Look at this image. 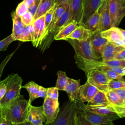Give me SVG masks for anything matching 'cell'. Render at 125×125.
Returning a JSON list of instances; mask_svg holds the SVG:
<instances>
[{
	"label": "cell",
	"mask_w": 125,
	"mask_h": 125,
	"mask_svg": "<svg viewBox=\"0 0 125 125\" xmlns=\"http://www.w3.org/2000/svg\"><path fill=\"white\" fill-rule=\"evenodd\" d=\"M30 104L20 95L7 106L0 107V118L7 120L12 125H24L27 120Z\"/></svg>",
	"instance_id": "6da1fadb"
},
{
	"label": "cell",
	"mask_w": 125,
	"mask_h": 125,
	"mask_svg": "<svg viewBox=\"0 0 125 125\" xmlns=\"http://www.w3.org/2000/svg\"><path fill=\"white\" fill-rule=\"evenodd\" d=\"M76 63L77 66L83 70L85 74L89 71L99 70L103 67H112L117 68H124L125 67V60L113 59L109 61H97L86 59L75 56Z\"/></svg>",
	"instance_id": "7a4b0ae2"
},
{
	"label": "cell",
	"mask_w": 125,
	"mask_h": 125,
	"mask_svg": "<svg viewBox=\"0 0 125 125\" xmlns=\"http://www.w3.org/2000/svg\"><path fill=\"white\" fill-rule=\"evenodd\" d=\"M6 90L5 95L0 101V107L7 106L21 95L22 79L18 74H11L8 76Z\"/></svg>",
	"instance_id": "3957f363"
},
{
	"label": "cell",
	"mask_w": 125,
	"mask_h": 125,
	"mask_svg": "<svg viewBox=\"0 0 125 125\" xmlns=\"http://www.w3.org/2000/svg\"><path fill=\"white\" fill-rule=\"evenodd\" d=\"M75 103L76 106L83 111L91 125H113V122L120 118L117 114L104 115L96 113L90 110L84 103L78 99L75 101Z\"/></svg>",
	"instance_id": "277c9868"
},
{
	"label": "cell",
	"mask_w": 125,
	"mask_h": 125,
	"mask_svg": "<svg viewBox=\"0 0 125 125\" xmlns=\"http://www.w3.org/2000/svg\"><path fill=\"white\" fill-rule=\"evenodd\" d=\"M75 101L69 100L59 110L55 120L50 125H75V115L76 111Z\"/></svg>",
	"instance_id": "5b68a950"
},
{
	"label": "cell",
	"mask_w": 125,
	"mask_h": 125,
	"mask_svg": "<svg viewBox=\"0 0 125 125\" xmlns=\"http://www.w3.org/2000/svg\"><path fill=\"white\" fill-rule=\"evenodd\" d=\"M69 5L63 15L54 24L51 29L49 31L46 37L42 41V43L39 47L42 52H43L45 50L49 47L53 41L54 40V37L58 34L61 29L66 24L69 19Z\"/></svg>",
	"instance_id": "8992f818"
},
{
	"label": "cell",
	"mask_w": 125,
	"mask_h": 125,
	"mask_svg": "<svg viewBox=\"0 0 125 125\" xmlns=\"http://www.w3.org/2000/svg\"><path fill=\"white\" fill-rule=\"evenodd\" d=\"M74 48L75 55L80 57L93 60H97L95 57L89 39L86 41H79L71 39H66Z\"/></svg>",
	"instance_id": "52a82bcc"
},
{
	"label": "cell",
	"mask_w": 125,
	"mask_h": 125,
	"mask_svg": "<svg viewBox=\"0 0 125 125\" xmlns=\"http://www.w3.org/2000/svg\"><path fill=\"white\" fill-rule=\"evenodd\" d=\"M87 81L95 86L99 90L106 93L108 90V83L110 80L102 71L93 69L86 74Z\"/></svg>",
	"instance_id": "ba28073f"
},
{
	"label": "cell",
	"mask_w": 125,
	"mask_h": 125,
	"mask_svg": "<svg viewBox=\"0 0 125 125\" xmlns=\"http://www.w3.org/2000/svg\"><path fill=\"white\" fill-rule=\"evenodd\" d=\"M111 27H117L125 16V0H109Z\"/></svg>",
	"instance_id": "9c48e42d"
},
{
	"label": "cell",
	"mask_w": 125,
	"mask_h": 125,
	"mask_svg": "<svg viewBox=\"0 0 125 125\" xmlns=\"http://www.w3.org/2000/svg\"><path fill=\"white\" fill-rule=\"evenodd\" d=\"M43 112L46 117V125H50L56 119L59 112L58 100L52 99L48 97L44 98L42 104Z\"/></svg>",
	"instance_id": "30bf717a"
},
{
	"label": "cell",
	"mask_w": 125,
	"mask_h": 125,
	"mask_svg": "<svg viewBox=\"0 0 125 125\" xmlns=\"http://www.w3.org/2000/svg\"><path fill=\"white\" fill-rule=\"evenodd\" d=\"M45 122L46 117L42 105L35 106L30 104L27 120L24 125H42Z\"/></svg>",
	"instance_id": "8fae6325"
},
{
	"label": "cell",
	"mask_w": 125,
	"mask_h": 125,
	"mask_svg": "<svg viewBox=\"0 0 125 125\" xmlns=\"http://www.w3.org/2000/svg\"><path fill=\"white\" fill-rule=\"evenodd\" d=\"M100 20L96 31L102 32L111 27V19L109 11V0L102 2L99 7Z\"/></svg>",
	"instance_id": "7c38bea8"
},
{
	"label": "cell",
	"mask_w": 125,
	"mask_h": 125,
	"mask_svg": "<svg viewBox=\"0 0 125 125\" xmlns=\"http://www.w3.org/2000/svg\"><path fill=\"white\" fill-rule=\"evenodd\" d=\"M89 40L95 57L97 61H100V59H102V52L108 41L102 36L101 32L97 31L93 33Z\"/></svg>",
	"instance_id": "4fadbf2b"
},
{
	"label": "cell",
	"mask_w": 125,
	"mask_h": 125,
	"mask_svg": "<svg viewBox=\"0 0 125 125\" xmlns=\"http://www.w3.org/2000/svg\"><path fill=\"white\" fill-rule=\"evenodd\" d=\"M45 15L34 20L33 21L34 32L32 42L35 47H39L42 41L44 32Z\"/></svg>",
	"instance_id": "5bb4252c"
},
{
	"label": "cell",
	"mask_w": 125,
	"mask_h": 125,
	"mask_svg": "<svg viewBox=\"0 0 125 125\" xmlns=\"http://www.w3.org/2000/svg\"><path fill=\"white\" fill-rule=\"evenodd\" d=\"M101 0H83V11L82 17L79 25L83 26L85 22L100 7Z\"/></svg>",
	"instance_id": "9a60e30c"
},
{
	"label": "cell",
	"mask_w": 125,
	"mask_h": 125,
	"mask_svg": "<svg viewBox=\"0 0 125 125\" xmlns=\"http://www.w3.org/2000/svg\"><path fill=\"white\" fill-rule=\"evenodd\" d=\"M83 0H70L69 19L66 24L75 21L79 25L83 15Z\"/></svg>",
	"instance_id": "2e32d148"
},
{
	"label": "cell",
	"mask_w": 125,
	"mask_h": 125,
	"mask_svg": "<svg viewBox=\"0 0 125 125\" xmlns=\"http://www.w3.org/2000/svg\"><path fill=\"white\" fill-rule=\"evenodd\" d=\"M98 89L88 82L79 87L78 99L83 103L89 102L97 93Z\"/></svg>",
	"instance_id": "e0dca14e"
},
{
	"label": "cell",
	"mask_w": 125,
	"mask_h": 125,
	"mask_svg": "<svg viewBox=\"0 0 125 125\" xmlns=\"http://www.w3.org/2000/svg\"><path fill=\"white\" fill-rule=\"evenodd\" d=\"M101 34L109 42L116 45L124 46L123 42V38L119 28L117 27H111L108 29L101 32Z\"/></svg>",
	"instance_id": "ac0fdd59"
},
{
	"label": "cell",
	"mask_w": 125,
	"mask_h": 125,
	"mask_svg": "<svg viewBox=\"0 0 125 125\" xmlns=\"http://www.w3.org/2000/svg\"><path fill=\"white\" fill-rule=\"evenodd\" d=\"M106 95L110 104L116 109L120 118L124 117L125 112V104L124 102L120 99L113 90H109Z\"/></svg>",
	"instance_id": "d6986e66"
},
{
	"label": "cell",
	"mask_w": 125,
	"mask_h": 125,
	"mask_svg": "<svg viewBox=\"0 0 125 125\" xmlns=\"http://www.w3.org/2000/svg\"><path fill=\"white\" fill-rule=\"evenodd\" d=\"M80 86V80H76L67 78V83L64 91L68 94L69 100L74 101L78 99V94Z\"/></svg>",
	"instance_id": "ffe728a7"
},
{
	"label": "cell",
	"mask_w": 125,
	"mask_h": 125,
	"mask_svg": "<svg viewBox=\"0 0 125 125\" xmlns=\"http://www.w3.org/2000/svg\"><path fill=\"white\" fill-rule=\"evenodd\" d=\"M11 17L13 21V29L11 35L16 41H20L25 25L22 23L21 17L17 15L15 12H13L11 14Z\"/></svg>",
	"instance_id": "44dd1931"
},
{
	"label": "cell",
	"mask_w": 125,
	"mask_h": 125,
	"mask_svg": "<svg viewBox=\"0 0 125 125\" xmlns=\"http://www.w3.org/2000/svg\"><path fill=\"white\" fill-rule=\"evenodd\" d=\"M125 47L116 45L108 42L102 52V60L109 61L113 60L115 55Z\"/></svg>",
	"instance_id": "7402d4cb"
},
{
	"label": "cell",
	"mask_w": 125,
	"mask_h": 125,
	"mask_svg": "<svg viewBox=\"0 0 125 125\" xmlns=\"http://www.w3.org/2000/svg\"><path fill=\"white\" fill-rule=\"evenodd\" d=\"M93 32L85 29L83 26L79 25L64 40L67 39L77 40L79 41H86L89 39L93 34Z\"/></svg>",
	"instance_id": "603a6c76"
},
{
	"label": "cell",
	"mask_w": 125,
	"mask_h": 125,
	"mask_svg": "<svg viewBox=\"0 0 125 125\" xmlns=\"http://www.w3.org/2000/svg\"><path fill=\"white\" fill-rule=\"evenodd\" d=\"M111 105L108 101L106 93L103 91L98 90L92 99L88 102L87 105L98 106L100 105Z\"/></svg>",
	"instance_id": "cb8c5ba5"
},
{
	"label": "cell",
	"mask_w": 125,
	"mask_h": 125,
	"mask_svg": "<svg viewBox=\"0 0 125 125\" xmlns=\"http://www.w3.org/2000/svg\"><path fill=\"white\" fill-rule=\"evenodd\" d=\"M69 3H70V2H66V3L61 4L57 6H56V8L55 9V10H54L53 14L51 21L46 30L45 37L47 36L49 31L51 29V28L52 27V26L54 25V24L57 22V21L63 15V14L64 13L65 11L66 10V9L67 8V7H68V6L69 5Z\"/></svg>",
	"instance_id": "d4e9b609"
},
{
	"label": "cell",
	"mask_w": 125,
	"mask_h": 125,
	"mask_svg": "<svg viewBox=\"0 0 125 125\" xmlns=\"http://www.w3.org/2000/svg\"><path fill=\"white\" fill-rule=\"evenodd\" d=\"M78 26V23L75 21H73L65 24L54 37V39L55 40H64L65 38L69 35Z\"/></svg>",
	"instance_id": "484cf974"
},
{
	"label": "cell",
	"mask_w": 125,
	"mask_h": 125,
	"mask_svg": "<svg viewBox=\"0 0 125 125\" xmlns=\"http://www.w3.org/2000/svg\"><path fill=\"white\" fill-rule=\"evenodd\" d=\"M55 4V0H41L37 11L34 16L35 20L44 15Z\"/></svg>",
	"instance_id": "4316f807"
},
{
	"label": "cell",
	"mask_w": 125,
	"mask_h": 125,
	"mask_svg": "<svg viewBox=\"0 0 125 125\" xmlns=\"http://www.w3.org/2000/svg\"><path fill=\"white\" fill-rule=\"evenodd\" d=\"M87 107L92 111L101 115H113L117 114L118 115V112L116 109L112 105H100L98 106H93L87 105Z\"/></svg>",
	"instance_id": "83f0119b"
},
{
	"label": "cell",
	"mask_w": 125,
	"mask_h": 125,
	"mask_svg": "<svg viewBox=\"0 0 125 125\" xmlns=\"http://www.w3.org/2000/svg\"><path fill=\"white\" fill-rule=\"evenodd\" d=\"M40 85H38L35 82L31 81L26 84L21 86V88H25L29 93V99L28 102L31 104L33 101L38 98V94Z\"/></svg>",
	"instance_id": "f1b7e54d"
},
{
	"label": "cell",
	"mask_w": 125,
	"mask_h": 125,
	"mask_svg": "<svg viewBox=\"0 0 125 125\" xmlns=\"http://www.w3.org/2000/svg\"><path fill=\"white\" fill-rule=\"evenodd\" d=\"M99 20L100 11L99 8L85 22V23L83 25V26L85 29L94 32L97 29L99 22Z\"/></svg>",
	"instance_id": "f546056e"
},
{
	"label": "cell",
	"mask_w": 125,
	"mask_h": 125,
	"mask_svg": "<svg viewBox=\"0 0 125 125\" xmlns=\"http://www.w3.org/2000/svg\"><path fill=\"white\" fill-rule=\"evenodd\" d=\"M58 78L56 83L55 87L59 90L64 91L65 86L67 83V77L64 71L59 70L57 73Z\"/></svg>",
	"instance_id": "4dcf8cb0"
},
{
	"label": "cell",
	"mask_w": 125,
	"mask_h": 125,
	"mask_svg": "<svg viewBox=\"0 0 125 125\" xmlns=\"http://www.w3.org/2000/svg\"><path fill=\"white\" fill-rule=\"evenodd\" d=\"M75 115V125H91L86 119L83 111L77 107Z\"/></svg>",
	"instance_id": "1f68e13d"
},
{
	"label": "cell",
	"mask_w": 125,
	"mask_h": 125,
	"mask_svg": "<svg viewBox=\"0 0 125 125\" xmlns=\"http://www.w3.org/2000/svg\"><path fill=\"white\" fill-rule=\"evenodd\" d=\"M56 8V5L55 4L45 14V19H44V32L43 34V40L44 39L46 36V30L47 29L52 19V16L53 14L54 13V11L55 10V9ZM42 40V41H43Z\"/></svg>",
	"instance_id": "d6a6232c"
},
{
	"label": "cell",
	"mask_w": 125,
	"mask_h": 125,
	"mask_svg": "<svg viewBox=\"0 0 125 125\" xmlns=\"http://www.w3.org/2000/svg\"><path fill=\"white\" fill-rule=\"evenodd\" d=\"M124 87H125V81L111 80L108 83L109 90H115Z\"/></svg>",
	"instance_id": "836d02e7"
},
{
	"label": "cell",
	"mask_w": 125,
	"mask_h": 125,
	"mask_svg": "<svg viewBox=\"0 0 125 125\" xmlns=\"http://www.w3.org/2000/svg\"><path fill=\"white\" fill-rule=\"evenodd\" d=\"M16 41L15 38L11 34L0 41V51H5L9 44Z\"/></svg>",
	"instance_id": "e575fe53"
},
{
	"label": "cell",
	"mask_w": 125,
	"mask_h": 125,
	"mask_svg": "<svg viewBox=\"0 0 125 125\" xmlns=\"http://www.w3.org/2000/svg\"><path fill=\"white\" fill-rule=\"evenodd\" d=\"M21 18L22 23L25 26L31 25L33 23L34 21V16L28 11L22 15L21 17Z\"/></svg>",
	"instance_id": "d590c367"
},
{
	"label": "cell",
	"mask_w": 125,
	"mask_h": 125,
	"mask_svg": "<svg viewBox=\"0 0 125 125\" xmlns=\"http://www.w3.org/2000/svg\"><path fill=\"white\" fill-rule=\"evenodd\" d=\"M28 7L27 6L25 2L23 0L22 2L18 4L15 12L17 15L21 17L22 15H23L25 12L28 11Z\"/></svg>",
	"instance_id": "8d00e7d4"
},
{
	"label": "cell",
	"mask_w": 125,
	"mask_h": 125,
	"mask_svg": "<svg viewBox=\"0 0 125 125\" xmlns=\"http://www.w3.org/2000/svg\"><path fill=\"white\" fill-rule=\"evenodd\" d=\"M59 89L56 87L48 88L46 93V97L52 99L58 100Z\"/></svg>",
	"instance_id": "74e56055"
},
{
	"label": "cell",
	"mask_w": 125,
	"mask_h": 125,
	"mask_svg": "<svg viewBox=\"0 0 125 125\" xmlns=\"http://www.w3.org/2000/svg\"><path fill=\"white\" fill-rule=\"evenodd\" d=\"M18 47H17V48L12 53H11L10 54L6 56L5 57V58L3 59V60L1 62L0 64V78L1 76L2 75V74L3 73L4 68H5L6 65L7 64V63L8 62L10 61V60L11 59L12 57L13 56V55H14V54L15 53V52L16 51V50L18 49Z\"/></svg>",
	"instance_id": "f35d334b"
},
{
	"label": "cell",
	"mask_w": 125,
	"mask_h": 125,
	"mask_svg": "<svg viewBox=\"0 0 125 125\" xmlns=\"http://www.w3.org/2000/svg\"><path fill=\"white\" fill-rule=\"evenodd\" d=\"M7 81L8 77H7L4 80L0 81V101L5 94Z\"/></svg>",
	"instance_id": "ab89813d"
},
{
	"label": "cell",
	"mask_w": 125,
	"mask_h": 125,
	"mask_svg": "<svg viewBox=\"0 0 125 125\" xmlns=\"http://www.w3.org/2000/svg\"><path fill=\"white\" fill-rule=\"evenodd\" d=\"M113 90L116 93L118 96L120 98V99L124 102L125 98V87L119 88Z\"/></svg>",
	"instance_id": "60d3db41"
},
{
	"label": "cell",
	"mask_w": 125,
	"mask_h": 125,
	"mask_svg": "<svg viewBox=\"0 0 125 125\" xmlns=\"http://www.w3.org/2000/svg\"><path fill=\"white\" fill-rule=\"evenodd\" d=\"M113 59L125 60V47L115 55Z\"/></svg>",
	"instance_id": "b9f144b4"
},
{
	"label": "cell",
	"mask_w": 125,
	"mask_h": 125,
	"mask_svg": "<svg viewBox=\"0 0 125 125\" xmlns=\"http://www.w3.org/2000/svg\"><path fill=\"white\" fill-rule=\"evenodd\" d=\"M47 90V88H44L42 86L40 85L39 94H38V98H45L46 97Z\"/></svg>",
	"instance_id": "7bdbcfd3"
},
{
	"label": "cell",
	"mask_w": 125,
	"mask_h": 125,
	"mask_svg": "<svg viewBox=\"0 0 125 125\" xmlns=\"http://www.w3.org/2000/svg\"><path fill=\"white\" fill-rule=\"evenodd\" d=\"M23 1L25 2L27 6L29 7L33 5L36 0H23Z\"/></svg>",
	"instance_id": "ee69618b"
},
{
	"label": "cell",
	"mask_w": 125,
	"mask_h": 125,
	"mask_svg": "<svg viewBox=\"0 0 125 125\" xmlns=\"http://www.w3.org/2000/svg\"><path fill=\"white\" fill-rule=\"evenodd\" d=\"M70 0H55V5L57 6L59 4L70 2Z\"/></svg>",
	"instance_id": "f6af8a7d"
},
{
	"label": "cell",
	"mask_w": 125,
	"mask_h": 125,
	"mask_svg": "<svg viewBox=\"0 0 125 125\" xmlns=\"http://www.w3.org/2000/svg\"><path fill=\"white\" fill-rule=\"evenodd\" d=\"M119 29L121 33L122 37L123 38V44H124V46L125 47V30H124V29L119 28Z\"/></svg>",
	"instance_id": "bcb514c9"
},
{
	"label": "cell",
	"mask_w": 125,
	"mask_h": 125,
	"mask_svg": "<svg viewBox=\"0 0 125 125\" xmlns=\"http://www.w3.org/2000/svg\"><path fill=\"white\" fill-rule=\"evenodd\" d=\"M124 71H125V67L124 68Z\"/></svg>",
	"instance_id": "7dc6e473"
},
{
	"label": "cell",
	"mask_w": 125,
	"mask_h": 125,
	"mask_svg": "<svg viewBox=\"0 0 125 125\" xmlns=\"http://www.w3.org/2000/svg\"><path fill=\"white\" fill-rule=\"evenodd\" d=\"M104 0H101V1H102V2H103V1H104Z\"/></svg>",
	"instance_id": "c3c4849f"
},
{
	"label": "cell",
	"mask_w": 125,
	"mask_h": 125,
	"mask_svg": "<svg viewBox=\"0 0 125 125\" xmlns=\"http://www.w3.org/2000/svg\"></svg>",
	"instance_id": "681fc988"
},
{
	"label": "cell",
	"mask_w": 125,
	"mask_h": 125,
	"mask_svg": "<svg viewBox=\"0 0 125 125\" xmlns=\"http://www.w3.org/2000/svg\"><path fill=\"white\" fill-rule=\"evenodd\" d=\"M124 117H125V114H124Z\"/></svg>",
	"instance_id": "f907efd6"
},
{
	"label": "cell",
	"mask_w": 125,
	"mask_h": 125,
	"mask_svg": "<svg viewBox=\"0 0 125 125\" xmlns=\"http://www.w3.org/2000/svg\"></svg>",
	"instance_id": "816d5d0a"
},
{
	"label": "cell",
	"mask_w": 125,
	"mask_h": 125,
	"mask_svg": "<svg viewBox=\"0 0 125 125\" xmlns=\"http://www.w3.org/2000/svg\"></svg>",
	"instance_id": "f5cc1de1"
}]
</instances>
